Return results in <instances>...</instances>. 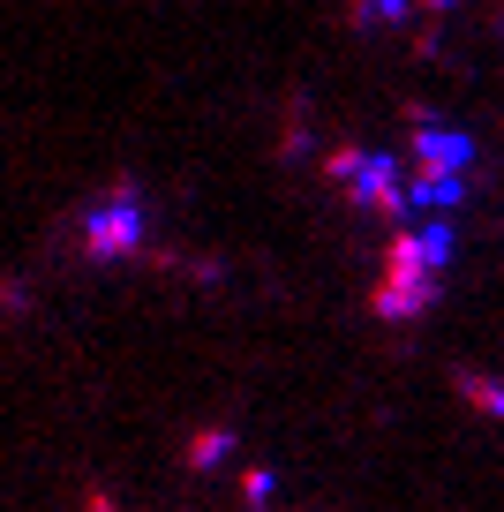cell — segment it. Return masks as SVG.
<instances>
[{"label":"cell","instance_id":"1","mask_svg":"<svg viewBox=\"0 0 504 512\" xmlns=\"http://www.w3.org/2000/svg\"><path fill=\"white\" fill-rule=\"evenodd\" d=\"M444 264H452V226L444 219L392 226V241H384V279L369 287V309H377L384 324H414L429 302H437Z\"/></svg>","mask_w":504,"mask_h":512},{"label":"cell","instance_id":"4","mask_svg":"<svg viewBox=\"0 0 504 512\" xmlns=\"http://www.w3.org/2000/svg\"><path fill=\"white\" fill-rule=\"evenodd\" d=\"M76 249L91 264H128L143 249V196L136 189H106L76 211Z\"/></svg>","mask_w":504,"mask_h":512},{"label":"cell","instance_id":"2","mask_svg":"<svg viewBox=\"0 0 504 512\" xmlns=\"http://www.w3.org/2000/svg\"><path fill=\"white\" fill-rule=\"evenodd\" d=\"M407 181H414V211H452V204H467V189H474V144L459 136V128H444V121H422L414 128V151H407Z\"/></svg>","mask_w":504,"mask_h":512},{"label":"cell","instance_id":"3","mask_svg":"<svg viewBox=\"0 0 504 512\" xmlns=\"http://www.w3.org/2000/svg\"><path fill=\"white\" fill-rule=\"evenodd\" d=\"M331 181L354 196L362 211H377V219H392V226H407V219H422L414 211V181H407V159H392V151H331Z\"/></svg>","mask_w":504,"mask_h":512}]
</instances>
